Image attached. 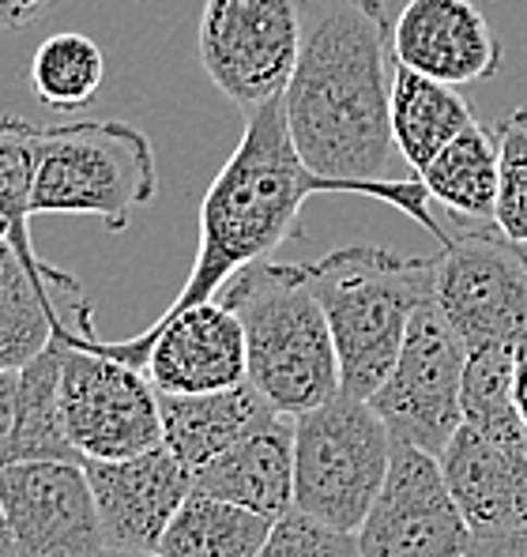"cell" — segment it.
Returning a JSON list of instances; mask_svg holds the SVG:
<instances>
[{"mask_svg":"<svg viewBox=\"0 0 527 557\" xmlns=\"http://www.w3.org/2000/svg\"><path fill=\"white\" fill-rule=\"evenodd\" d=\"M392 20L381 0H306L302 53L283 113L302 162L335 193H358L400 208L438 245L449 231L433 219L422 177L392 182Z\"/></svg>","mask_w":527,"mask_h":557,"instance_id":"1","label":"cell"},{"mask_svg":"<svg viewBox=\"0 0 527 557\" xmlns=\"http://www.w3.org/2000/svg\"><path fill=\"white\" fill-rule=\"evenodd\" d=\"M317 193H335V185L302 162L286 128L283 98L249 113L242 144L204 193L196 260L162 317L219 298L237 272L271 260L279 245L302 234V208Z\"/></svg>","mask_w":527,"mask_h":557,"instance_id":"2","label":"cell"},{"mask_svg":"<svg viewBox=\"0 0 527 557\" xmlns=\"http://www.w3.org/2000/svg\"><path fill=\"white\" fill-rule=\"evenodd\" d=\"M249 350V384L279 414H306L343 392L332 327L312 290L309 264L245 268L219 290Z\"/></svg>","mask_w":527,"mask_h":557,"instance_id":"3","label":"cell"},{"mask_svg":"<svg viewBox=\"0 0 527 557\" xmlns=\"http://www.w3.org/2000/svg\"><path fill=\"white\" fill-rule=\"evenodd\" d=\"M433 257H400L381 245H347L309 264L332 327L343 396L369 399L392 373L418 306L433 298Z\"/></svg>","mask_w":527,"mask_h":557,"instance_id":"4","label":"cell"},{"mask_svg":"<svg viewBox=\"0 0 527 557\" xmlns=\"http://www.w3.org/2000/svg\"><path fill=\"white\" fill-rule=\"evenodd\" d=\"M151 139L125 121L38 125L35 215H90L110 234L128 226L132 211L155 200Z\"/></svg>","mask_w":527,"mask_h":557,"instance_id":"5","label":"cell"},{"mask_svg":"<svg viewBox=\"0 0 527 557\" xmlns=\"http://www.w3.org/2000/svg\"><path fill=\"white\" fill-rule=\"evenodd\" d=\"M392 430L369 399L335 396L294 418V509L351 531L366 523L389 479Z\"/></svg>","mask_w":527,"mask_h":557,"instance_id":"6","label":"cell"},{"mask_svg":"<svg viewBox=\"0 0 527 557\" xmlns=\"http://www.w3.org/2000/svg\"><path fill=\"white\" fill-rule=\"evenodd\" d=\"M306 0H204L200 64L237 110L286 95L302 53Z\"/></svg>","mask_w":527,"mask_h":557,"instance_id":"7","label":"cell"},{"mask_svg":"<svg viewBox=\"0 0 527 557\" xmlns=\"http://www.w3.org/2000/svg\"><path fill=\"white\" fill-rule=\"evenodd\" d=\"M464 339L430 298L410 317L400 358L381 388L369 396V407L384 418L395 441H407L441 460L464 425Z\"/></svg>","mask_w":527,"mask_h":557,"instance_id":"8","label":"cell"},{"mask_svg":"<svg viewBox=\"0 0 527 557\" xmlns=\"http://www.w3.org/2000/svg\"><path fill=\"white\" fill-rule=\"evenodd\" d=\"M433 301L467 350L527 343V249L501 231H459L433 260Z\"/></svg>","mask_w":527,"mask_h":557,"instance_id":"9","label":"cell"},{"mask_svg":"<svg viewBox=\"0 0 527 557\" xmlns=\"http://www.w3.org/2000/svg\"><path fill=\"white\" fill-rule=\"evenodd\" d=\"M61 411L79 460H132L162 445L159 392L144 370L84 343L61 339Z\"/></svg>","mask_w":527,"mask_h":557,"instance_id":"10","label":"cell"},{"mask_svg":"<svg viewBox=\"0 0 527 557\" xmlns=\"http://www.w3.org/2000/svg\"><path fill=\"white\" fill-rule=\"evenodd\" d=\"M361 557H467L475 535L444 482L441 460L395 441L389 479L358 528Z\"/></svg>","mask_w":527,"mask_h":557,"instance_id":"11","label":"cell"},{"mask_svg":"<svg viewBox=\"0 0 527 557\" xmlns=\"http://www.w3.org/2000/svg\"><path fill=\"white\" fill-rule=\"evenodd\" d=\"M0 509L20 557H98L106 546L87 471L76 460L4 463Z\"/></svg>","mask_w":527,"mask_h":557,"instance_id":"12","label":"cell"},{"mask_svg":"<svg viewBox=\"0 0 527 557\" xmlns=\"http://www.w3.org/2000/svg\"><path fill=\"white\" fill-rule=\"evenodd\" d=\"M106 546L159 550L170 520L193 497V471L167 445L132 460H84Z\"/></svg>","mask_w":527,"mask_h":557,"instance_id":"13","label":"cell"},{"mask_svg":"<svg viewBox=\"0 0 527 557\" xmlns=\"http://www.w3.org/2000/svg\"><path fill=\"white\" fill-rule=\"evenodd\" d=\"M395 64L449 87L493 79L501 38L479 0H407L392 23Z\"/></svg>","mask_w":527,"mask_h":557,"instance_id":"14","label":"cell"},{"mask_svg":"<svg viewBox=\"0 0 527 557\" xmlns=\"http://www.w3.org/2000/svg\"><path fill=\"white\" fill-rule=\"evenodd\" d=\"M441 471L475 539H501L527 528L524 437H493L464 422L441 453Z\"/></svg>","mask_w":527,"mask_h":557,"instance_id":"15","label":"cell"},{"mask_svg":"<svg viewBox=\"0 0 527 557\" xmlns=\"http://www.w3.org/2000/svg\"><path fill=\"white\" fill-rule=\"evenodd\" d=\"M193 494L242 505L271 523L294 512V418L275 414L230 453L196 471Z\"/></svg>","mask_w":527,"mask_h":557,"instance_id":"16","label":"cell"},{"mask_svg":"<svg viewBox=\"0 0 527 557\" xmlns=\"http://www.w3.org/2000/svg\"><path fill=\"white\" fill-rule=\"evenodd\" d=\"M61 301H87L76 275H42L8 242H0V373H20L53 343Z\"/></svg>","mask_w":527,"mask_h":557,"instance_id":"17","label":"cell"},{"mask_svg":"<svg viewBox=\"0 0 527 557\" xmlns=\"http://www.w3.org/2000/svg\"><path fill=\"white\" fill-rule=\"evenodd\" d=\"M159 411L162 445L193 474L279 414L249 381L208 396H159Z\"/></svg>","mask_w":527,"mask_h":557,"instance_id":"18","label":"cell"},{"mask_svg":"<svg viewBox=\"0 0 527 557\" xmlns=\"http://www.w3.org/2000/svg\"><path fill=\"white\" fill-rule=\"evenodd\" d=\"M475 125L471 102L459 87L438 84L430 76L395 64L392 76V144L395 154L415 170V177L430 166L452 139Z\"/></svg>","mask_w":527,"mask_h":557,"instance_id":"19","label":"cell"},{"mask_svg":"<svg viewBox=\"0 0 527 557\" xmlns=\"http://www.w3.org/2000/svg\"><path fill=\"white\" fill-rule=\"evenodd\" d=\"M61 339H53L42 355H35L20 370L15 384V425L8 441L4 463L12 460H79L64 430L61 411Z\"/></svg>","mask_w":527,"mask_h":557,"instance_id":"20","label":"cell"},{"mask_svg":"<svg viewBox=\"0 0 527 557\" xmlns=\"http://www.w3.org/2000/svg\"><path fill=\"white\" fill-rule=\"evenodd\" d=\"M418 177H422L430 200L456 219H493L501 182L493 128L479 125V121L467 125L449 147H441V154Z\"/></svg>","mask_w":527,"mask_h":557,"instance_id":"21","label":"cell"},{"mask_svg":"<svg viewBox=\"0 0 527 557\" xmlns=\"http://www.w3.org/2000/svg\"><path fill=\"white\" fill-rule=\"evenodd\" d=\"M275 523L242 509V505L219 502L208 494H193L170 520L159 543L162 557H257L268 543Z\"/></svg>","mask_w":527,"mask_h":557,"instance_id":"22","label":"cell"},{"mask_svg":"<svg viewBox=\"0 0 527 557\" xmlns=\"http://www.w3.org/2000/svg\"><path fill=\"white\" fill-rule=\"evenodd\" d=\"M35 162H38V125L23 117H0V242H8L30 268L42 275H64L46 264L30 242L35 219Z\"/></svg>","mask_w":527,"mask_h":557,"instance_id":"23","label":"cell"},{"mask_svg":"<svg viewBox=\"0 0 527 557\" xmlns=\"http://www.w3.org/2000/svg\"><path fill=\"white\" fill-rule=\"evenodd\" d=\"M27 79L35 87L38 102L49 106V110L57 113L84 110L106 79V57L87 35L61 30V35L46 38L35 49Z\"/></svg>","mask_w":527,"mask_h":557,"instance_id":"24","label":"cell"},{"mask_svg":"<svg viewBox=\"0 0 527 557\" xmlns=\"http://www.w3.org/2000/svg\"><path fill=\"white\" fill-rule=\"evenodd\" d=\"M524 343L467 350L464 370V422L493 437H524L513 407V373Z\"/></svg>","mask_w":527,"mask_h":557,"instance_id":"25","label":"cell"},{"mask_svg":"<svg viewBox=\"0 0 527 557\" xmlns=\"http://www.w3.org/2000/svg\"><path fill=\"white\" fill-rule=\"evenodd\" d=\"M501 159L493 226L516 245H527V110H513L493 125Z\"/></svg>","mask_w":527,"mask_h":557,"instance_id":"26","label":"cell"},{"mask_svg":"<svg viewBox=\"0 0 527 557\" xmlns=\"http://www.w3.org/2000/svg\"><path fill=\"white\" fill-rule=\"evenodd\" d=\"M257 557H361V546L351 531H335L294 509L283 520H275Z\"/></svg>","mask_w":527,"mask_h":557,"instance_id":"27","label":"cell"},{"mask_svg":"<svg viewBox=\"0 0 527 557\" xmlns=\"http://www.w3.org/2000/svg\"><path fill=\"white\" fill-rule=\"evenodd\" d=\"M57 0H0V30H27L46 20Z\"/></svg>","mask_w":527,"mask_h":557,"instance_id":"28","label":"cell"},{"mask_svg":"<svg viewBox=\"0 0 527 557\" xmlns=\"http://www.w3.org/2000/svg\"><path fill=\"white\" fill-rule=\"evenodd\" d=\"M15 384H20V373H0V460H4L15 425Z\"/></svg>","mask_w":527,"mask_h":557,"instance_id":"29","label":"cell"},{"mask_svg":"<svg viewBox=\"0 0 527 557\" xmlns=\"http://www.w3.org/2000/svg\"><path fill=\"white\" fill-rule=\"evenodd\" d=\"M471 550H479L482 557H527V528L501 539H475Z\"/></svg>","mask_w":527,"mask_h":557,"instance_id":"30","label":"cell"},{"mask_svg":"<svg viewBox=\"0 0 527 557\" xmlns=\"http://www.w3.org/2000/svg\"><path fill=\"white\" fill-rule=\"evenodd\" d=\"M513 407H516V418H520L524 433H527V343L516 358V373H513Z\"/></svg>","mask_w":527,"mask_h":557,"instance_id":"31","label":"cell"},{"mask_svg":"<svg viewBox=\"0 0 527 557\" xmlns=\"http://www.w3.org/2000/svg\"><path fill=\"white\" fill-rule=\"evenodd\" d=\"M0 467H4V460H0ZM0 557H20V550H15V539H12V531H8L4 509H0Z\"/></svg>","mask_w":527,"mask_h":557,"instance_id":"32","label":"cell"},{"mask_svg":"<svg viewBox=\"0 0 527 557\" xmlns=\"http://www.w3.org/2000/svg\"><path fill=\"white\" fill-rule=\"evenodd\" d=\"M98 557H162L159 550H121V546H102Z\"/></svg>","mask_w":527,"mask_h":557,"instance_id":"33","label":"cell"},{"mask_svg":"<svg viewBox=\"0 0 527 557\" xmlns=\"http://www.w3.org/2000/svg\"><path fill=\"white\" fill-rule=\"evenodd\" d=\"M467 557H482V554H479V550H471V554H467Z\"/></svg>","mask_w":527,"mask_h":557,"instance_id":"34","label":"cell"},{"mask_svg":"<svg viewBox=\"0 0 527 557\" xmlns=\"http://www.w3.org/2000/svg\"><path fill=\"white\" fill-rule=\"evenodd\" d=\"M524 441H527V433H524Z\"/></svg>","mask_w":527,"mask_h":557,"instance_id":"35","label":"cell"}]
</instances>
